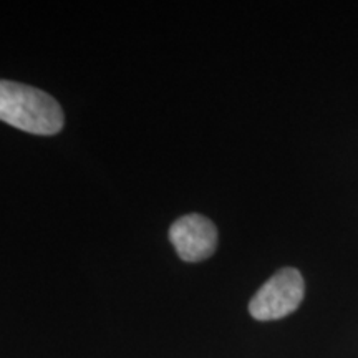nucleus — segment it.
Returning a JSON list of instances; mask_svg holds the SVG:
<instances>
[{"instance_id": "nucleus-3", "label": "nucleus", "mask_w": 358, "mask_h": 358, "mask_svg": "<svg viewBox=\"0 0 358 358\" xmlns=\"http://www.w3.org/2000/svg\"><path fill=\"white\" fill-rule=\"evenodd\" d=\"M178 256L186 262H199L211 257L217 245V229L211 219L201 214L179 217L169 231Z\"/></svg>"}, {"instance_id": "nucleus-1", "label": "nucleus", "mask_w": 358, "mask_h": 358, "mask_svg": "<svg viewBox=\"0 0 358 358\" xmlns=\"http://www.w3.org/2000/svg\"><path fill=\"white\" fill-rule=\"evenodd\" d=\"M0 120L34 134H55L64 128V111L42 90L0 80Z\"/></svg>"}, {"instance_id": "nucleus-2", "label": "nucleus", "mask_w": 358, "mask_h": 358, "mask_svg": "<svg viewBox=\"0 0 358 358\" xmlns=\"http://www.w3.org/2000/svg\"><path fill=\"white\" fill-rule=\"evenodd\" d=\"M306 284L297 268L284 267L268 279L249 303L256 320H279L295 312L303 301Z\"/></svg>"}]
</instances>
